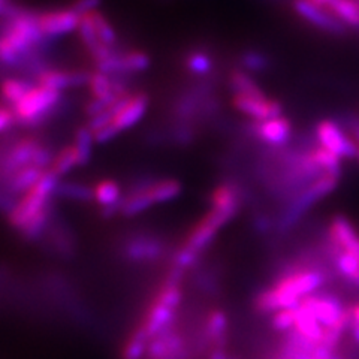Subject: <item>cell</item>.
Instances as JSON below:
<instances>
[{"instance_id": "obj_27", "label": "cell", "mask_w": 359, "mask_h": 359, "mask_svg": "<svg viewBox=\"0 0 359 359\" xmlns=\"http://www.w3.org/2000/svg\"><path fill=\"white\" fill-rule=\"evenodd\" d=\"M310 359H316V358H313V355H311V358Z\"/></svg>"}, {"instance_id": "obj_4", "label": "cell", "mask_w": 359, "mask_h": 359, "mask_svg": "<svg viewBox=\"0 0 359 359\" xmlns=\"http://www.w3.org/2000/svg\"><path fill=\"white\" fill-rule=\"evenodd\" d=\"M232 107L245 117L253 121H265L282 116L283 105L276 99L266 97H253L243 95H232Z\"/></svg>"}, {"instance_id": "obj_22", "label": "cell", "mask_w": 359, "mask_h": 359, "mask_svg": "<svg viewBox=\"0 0 359 359\" xmlns=\"http://www.w3.org/2000/svg\"><path fill=\"white\" fill-rule=\"evenodd\" d=\"M346 125H347V132H349L351 137L359 145V117L356 116L349 117V120L346 121Z\"/></svg>"}, {"instance_id": "obj_5", "label": "cell", "mask_w": 359, "mask_h": 359, "mask_svg": "<svg viewBox=\"0 0 359 359\" xmlns=\"http://www.w3.org/2000/svg\"><path fill=\"white\" fill-rule=\"evenodd\" d=\"M327 238L337 249L359 261V233L349 219L344 216H334L330 222Z\"/></svg>"}, {"instance_id": "obj_13", "label": "cell", "mask_w": 359, "mask_h": 359, "mask_svg": "<svg viewBox=\"0 0 359 359\" xmlns=\"http://www.w3.org/2000/svg\"><path fill=\"white\" fill-rule=\"evenodd\" d=\"M327 9L344 26L359 29V0H332Z\"/></svg>"}, {"instance_id": "obj_14", "label": "cell", "mask_w": 359, "mask_h": 359, "mask_svg": "<svg viewBox=\"0 0 359 359\" xmlns=\"http://www.w3.org/2000/svg\"><path fill=\"white\" fill-rule=\"evenodd\" d=\"M32 87L33 86L22 78H5L0 83V97L5 104L14 108Z\"/></svg>"}, {"instance_id": "obj_12", "label": "cell", "mask_w": 359, "mask_h": 359, "mask_svg": "<svg viewBox=\"0 0 359 359\" xmlns=\"http://www.w3.org/2000/svg\"><path fill=\"white\" fill-rule=\"evenodd\" d=\"M228 84L233 95L266 97L264 88L257 84L255 78L243 69H232L228 75Z\"/></svg>"}, {"instance_id": "obj_16", "label": "cell", "mask_w": 359, "mask_h": 359, "mask_svg": "<svg viewBox=\"0 0 359 359\" xmlns=\"http://www.w3.org/2000/svg\"><path fill=\"white\" fill-rule=\"evenodd\" d=\"M309 154H310L311 162L316 165V168L320 172H340L341 159L337 154L331 153L330 150L323 149L322 145L309 150Z\"/></svg>"}, {"instance_id": "obj_24", "label": "cell", "mask_w": 359, "mask_h": 359, "mask_svg": "<svg viewBox=\"0 0 359 359\" xmlns=\"http://www.w3.org/2000/svg\"><path fill=\"white\" fill-rule=\"evenodd\" d=\"M311 2L322 6V8H328V5L332 2V0H311Z\"/></svg>"}, {"instance_id": "obj_1", "label": "cell", "mask_w": 359, "mask_h": 359, "mask_svg": "<svg viewBox=\"0 0 359 359\" xmlns=\"http://www.w3.org/2000/svg\"><path fill=\"white\" fill-rule=\"evenodd\" d=\"M42 39L36 14L18 9L0 32V63L13 66L22 62Z\"/></svg>"}, {"instance_id": "obj_6", "label": "cell", "mask_w": 359, "mask_h": 359, "mask_svg": "<svg viewBox=\"0 0 359 359\" xmlns=\"http://www.w3.org/2000/svg\"><path fill=\"white\" fill-rule=\"evenodd\" d=\"M250 130L264 144L271 147H282L292 137V123L287 117L278 116L265 121H252Z\"/></svg>"}, {"instance_id": "obj_7", "label": "cell", "mask_w": 359, "mask_h": 359, "mask_svg": "<svg viewBox=\"0 0 359 359\" xmlns=\"http://www.w3.org/2000/svg\"><path fill=\"white\" fill-rule=\"evenodd\" d=\"M292 5H294L295 13L306 21H309L314 27L328 33H337V35L344 33L346 26L340 20H337L327 8L313 4L311 0H294Z\"/></svg>"}, {"instance_id": "obj_19", "label": "cell", "mask_w": 359, "mask_h": 359, "mask_svg": "<svg viewBox=\"0 0 359 359\" xmlns=\"http://www.w3.org/2000/svg\"><path fill=\"white\" fill-rule=\"evenodd\" d=\"M240 63L244 69L249 72H264L268 69L271 62H269V57L266 54L257 50H249L241 53Z\"/></svg>"}, {"instance_id": "obj_26", "label": "cell", "mask_w": 359, "mask_h": 359, "mask_svg": "<svg viewBox=\"0 0 359 359\" xmlns=\"http://www.w3.org/2000/svg\"><path fill=\"white\" fill-rule=\"evenodd\" d=\"M356 159H358V161H359V151H358V157H356Z\"/></svg>"}, {"instance_id": "obj_9", "label": "cell", "mask_w": 359, "mask_h": 359, "mask_svg": "<svg viewBox=\"0 0 359 359\" xmlns=\"http://www.w3.org/2000/svg\"><path fill=\"white\" fill-rule=\"evenodd\" d=\"M301 304L307 307L313 316L319 320L323 328H328L341 316L344 307L341 302L331 295H309L301 299Z\"/></svg>"}, {"instance_id": "obj_11", "label": "cell", "mask_w": 359, "mask_h": 359, "mask_svg": "<svg viewBox=\"0 0 359 359\" xmlns=\"http://www.w3.org/2000/svg\"><path fill=\"white\" fill-rule=\"evenodd\" d=\"M211 208L226 211L232 216H237L241 207V190L235 183H222L211 192Z\"/></svg>"}, {"instance_id": "obj_20", "label": "cell", "mask_w": 359, "mask_h": 359, "mask_svg": "<svg viewBox=\"0 0 359 359\" xmlns=\"http://www.w3.org/2000/svg\"><path fill=\"white\" fill-rule=\"evenodd\" d=\"M273 328L277 331H290L295 325V307L282 309L273 314L271 318Z\"/></svg>"}, {"instance_id": "obj_25", "label": "cell", "mask_w": 359, "mask_h": 359, "mask_svg": "<svg viewBox=\"0 0 359 359\" xmlns=\"http://www.w3.org/2000/svg\"><path fill=\"white\" fill-rule=\"evenodd\" d=\"M352 285H353V286H355V287H358V289H359V276H358V277H356V280H355V282H353V283H352Z\"/></svg>"}, {"instance_id": "obj_10", "label": "cell", "mask_w": 359, "mask_h": 359, "mask_svg": "<svg viewBox=\"0 0 359 359\" xmlns=\"http://www.w3.org/2000/svg\"><path fill=\"white\" fill-rule=\"evenodd\" d=\"M294 332L311 346L320 344L323 335V327L319 323V320L314 318L313 313L307 307L302 306L301 302L298 306H295Z\"/></svg>"}, {"instance_id": "obj_18", "label": "cell", "mask_w": 359, "mask_h": 359, "mask_svg": "<svg viewBox=\"0 0 359 359\" xmlns=\"http://www.w3.org/2000/svg\"><path fill=\"white\" fill-rule=\"evenodd\" d=\"M186 69L194 75H207L212 71V59L205 51H190L184 59Z\"/></svg>"}, {"instance_id": "obj_15", "label": "cell", "mask_w": 359, "mask_h": 359, "mask_svg": "<svg viewBox=\"0 0 359 359\" xmlns=\"http://www.w3.org/2000/svg\"><path fill=\"white\" fill-rule=\"evenodd\" d=\"M84 15H87L90 22H92V26L95 29V33L99 38V41L105 45H109V47H114V43L117 42V33H116L114 27H112L109 20L97 9L90 11V13H87Z\"/></svg>"}, {"instance_id": "obj_3", "label": "cell", "mask_w": 359, "mask_h": 359, "mask_svg": "<svg viewBox=\"0 0 359 359\" xmlns=\"http://www.w3.org/2000/svg\"><path fill=\"white\" fill-rule=\"evenodd\" d=\"M36 21L42 38H55L78 30L81 15L69 6L43 11V13L36 14Z\"/></svg>"}, {"instance_id": "obj_23", "label": "cell", "mask_w": 359, "mask_h": 359, "mask_svg": "<svg viewBox=\"0 0 359 359\" xmlns=\"http://www.w3.org/2000/svg\"><path fill=\"white\" fill-rule=\"evenodd\" d=\"M210 359H229V356L223 349H216L210 355Z\"/></svg>"}, {"instance_id": "obj_21", "label": "cell", "mask_w": 359, "mask_h": 359, "mask_svg": "<svg viewBox=\"0 0 359 359\" xmlns=\"http://www.w3.org/2000/svg\"><path fill=\"white\" fill-rule=\"evenodd\" d=\"M99 5H100V0H74L71 8L74 11H76L80 15H83V14L90 13V11L97 9Z\"/></svg>"}, {"instance_id": "obj_2", "label": "cell", "mask_w": 359, "mask_h": 359, "mask_svg": "<svg viewBox=\"0 0 359 359\" xmlns=\"http://www.w3.org/2000/svg\"><path fill=\"white\" fill-rule=\"evenodd\" d=\"M316 138L319 145L337 154L340 159H356L359 145L351 137L349 132H346L339 123L325 118L316 125Z\"/></svg>"}, {"instance_id": "obj_17", "label": "cell", "mask_w": 359, "mask_h": 359, "mask_svg": "<svg viewBox=\"0 0 359 359\" xmlns=\"http://www.w3.org/2000/svg\"><path fill=\"white\" fill-rule=\"evenodd\" d=\"M228 330V314L223 310H212L205 323V334L210 340H220Z\"/></svg>"}, {"instance_id": "obj_8", "label": "cell", "mask_w": 359, "mask_h": 359, "mask_svg": "<svg viewBox=\"0 0 359 359\" xmlns=\"http://www.w3.org/2000/svg\"><path fill=\"white\" fill-rule=\"evenodd\" d=\"M90 72L74 71V69H42L36 74L38 86L57 90L80 87L88 83Z\"/></svg>"}]
</instances>
